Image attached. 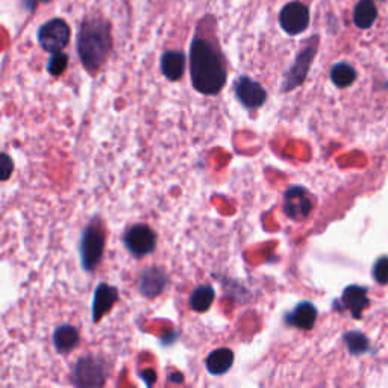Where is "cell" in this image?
<instances>
[{
  "instance_id": "cell-1",
  "label": "cell",
  "mask_w": 388,
  "mask_h": 388,
  "mask_svg": "<svg viewBox=\"0 0 388 388\" xmlns=\"http://www.w3.org/2000/svg\"><path fill=\"white\" fill-rule=\"evenodd\" d=\"M190 73L196 91L206 96H216L226 84L228 68L217 43L206 37L193 38L190 47Z\"/></svg>"
},
{
  "instance_id": "cell-2",
  "label": "cell",
  "mask_w": 388,
  "mask_h": 388,
  "mask_svg": "<svg viewBox=\"0 0 388 388\" xmlns=\"http://www.w3.org/2000/svg\"><path fill=\"white\" fill-rule=\"evenodd\" d=\"M112 49L111 25L103 17H87L78 33V55L90 75H96Z\"/></svg>"
},
{
  "instance_id": "cell-3",
  "label": "cell",
  "mask_w": 388,
  "mask_h": 388,
  "mask_svg": "<svg viewBox=\"0 0 388 388\" xmlns=\"http://www.w3.org/2000/svg\"><path fill=\"white\" fill-rule=\"evenodd\" d=\"M105 241H107V232H105L103 223L98 217L93 219L82 231L79 241L80 266L84 272L93 273L99 267L105 252Z\"/></svg>"
},
{
  "instance_id": "cell-4",
  "label": "cell",
  "mask_w": 388,
  "mask_h": 388,
  "mask_svg": "<svg viewBox=\"0 0 388 388\" xmlns=\"http://www.w3.org/2000/svg\"><path fill=\"white\" fill-rule=\"evenodd\" d=\"M107 362L100 357L87 355L76 361L72 382L76 387H102L107 382Z\"/></svg>"
},
{
  "instance_id": "cell-5",
  "label": "cell",
  "mask_w": 388,
  "mask_h": 388,
  "mask_svg": "<svg viewBox=\"0 0 388 388\" xmlns=\"http://www.w3.org/2000/svg\"><path fill=\"white\" fill-rule=\"evenodd\" d=\"M70 41V26L63 19H53L40 28L38 31V43L41 49L55 53L63 52L64 47Z\"/></svg>"
},
{
  "instance_id": "cell-6",
  "label": "cell",
  "mask_w": 388,
  "mask_h": 388,
  "mask_svg": "<svg viewBox=\"0 0 388 388\" xmlns=\"http://www.w3.org/2000/svg\"><path fill=\"white\" fill-rule=\"evenodd\" d=\"M123 243L129 253L135 258H143L157 248V234L147 225H134L123 235Z\"/></svg>"
},
{
  "instance_id": "cell-7",
  "label": "cell",
  "mask_w": 388,
  "mask_h": 388,
  "mask_svg": "<svg viewBox=\"0 0 388 388\" xmlns=\"http://www.w3.org/2000/svg\"><path fill=\"white\" fill-rule=\"evenodd\" d=\"M315 52H317V46L314 43H310L307 47H303V49L299 52L295 64L290 67V70L284 78V82H282V91L288 93L298 88L299 85H302V82L307 79Z\"/></svg>"
},
{
  "instance_id": "cell-8",
  "label": "cell",
  "mask_w": 388,
  "mask_h": 388,
  "mask_svg": "<svg viewBox=\"0 0 388 388\" xmlns=\"http://www.w3.org/2000/svg\"><path fill=\"white\" fill-rule=\"evenodd\" d=\"M314 202L310 192L300 185H293L284 196V213L291 220H303L310 216Z\"/></svg>"
},
{
  "instance_id": "cell-9",
  "label": "cell",
  "mask_w": 388,
  "mask_h": 388,
  "mask_svg": "<svg viewBox=\"0 0 388 388\" xmlns=\"http://www.w3.org/2000/svg\"><path fill=\"white\" fill-rule=\"evenodd\" d=\"M235 96L246 110L261 108L267 100V91L260 82L251 79L249 76H240L235 80Z\"/></svg>"
},
{
  "instance_id": "cell-10",
  "label": "cell",
  "mask_w": 388,
  "mask_h": 388,
  "mask_svg": "<svg viewBox=\"0 0 388 388\" xmlns=\"http://www.w3.org/2000/svg\"><path fill=\"white\" fill-rule=\"evenodd\" d=\"M279 25L290 35H299L310 25V11L300 2L287 4L279 13Z\"/></svg>"
},
{
  "instance_id": "cell-11",
  "label": "cell",
  "mask_w": 388,
  "mask_h": 388,
  "mask_svg": "<svg viewBox=\"0 0 388 388\" xmlns=\"http://www.w3.org/2000/svg\"><path fill=\"white\" fill-rule=\"evenodd\" d=\"M169 285V276L158 266L147 267L140 279V291L147 299H154Z\"/></svg>"
},
{
  "instance_id": "cell-12",
  "label": "cell",
  "mask_w": 388,
  "mask_h": 388,
  "mask_svg": "<svg viewBox=\"0 0 388 388\" xmlns=\"http://www.w3.org/2000/svg\"><path fill=\"white\" fill-rule=\"evenodd\" d=\"M117 299H119V291H117V288L107 284V282H100L96 290H94L93 296V322H100L102 317L114 307Z\"/></svg>"
},
{
  "instance_id": "cell-13",
  "label": "cell",
  "mask_w": 388,
  "mask_h": 388,
  "mask_svg": "<svg viewBox=\"0 0 388 388\" xmlns=\"http://www.w3.org/2000/svg\"><path fill=\"white\" fill-rule=\"evenodd\" d=\"M317 320V310L314 305L308 300L299 302L295 308H293L290 313L285 315V323L302 329V331H310V329L314 327Z\"/></svg>"
},
{
  "instance_id": "cell-14",
  "label": "cell",
  "mask_w": 388,
  "mask_h": 388,
  "mask_svg": "<svg viewBox=\"0 0 388 388\" xmlns=\"http://www.w3.org/2000/svg\"><path fill=\"white\" fill-rule=\"evenodd\" d=\"M161 72L169 80H179L185 72V55L181 51H167L161 56Z\"/></svg>"
},
{
  "instance_id": "cell-15",
  "label": "cell",
  "mask_w": 388,
  "mask_h": 388,
  "mask_svg": "<svg viewBox=\"0 0 388 388\" xmlns=\"http://www.w3.org/2000/svg\"><path fill=\"white\" fill-rule=\"evenodd\" d=\"M232 364H234V352L228 347L213 350L205 360V367L208 373L214 376L225 374L232 367Z\"/></svg>"
},
{
  "instance_id": "cell-16",
  "label": "cell",
  "mask_w": 388,
  "mask_h": 388,
  "mask_svg": "<svg viewBox=\"0 0 388 388\" xmlns=\"http://www.w3.org/2000/svg\"><path fill=\"white\" fill-rule=\"evenodd\" d=\"M79 345V332L72 325L58 326L53 332V346L58 354H68Z\"/></svg>"
},
{
  "instance_id": "cell-17",
  "label": "cell",
  "mask_w": 388,
  "mask_h": 388,
  "mask_svg": "<svg viewBox=\"0 0 388 388\" xmlns=\"http://www.w3.org/2000/svg\"><path fill=\"white\" fill-rule=\"evenodd\" d=\"M216 298V291L214 288L205 284V285H199L194 288L190 296V307L196 313H205L211 308Z\"/></svg>"
},
{
  "instance_id": "cell-18",
  "label": "cell",
  "mask_w": 388,
  "mask_h": 388,
  "mask_svg": "<svg viewBox=\"0 0 388 388\" xmlns=\"http://www.w3.org/2000/svg\"><path fill=\"white\" fill-rule=\"evenodd\" d=\"M376 17H378V9H376L373 0H361V2H358L354 11V21L358 28H370Z\"/></svg>"
},
{
  "instance_id": "cell-19",
  "label": "cell",
  "mask_w": 388,
  "mask_h": 388,
  "mask_svg": "<svg viewBox=\"0 0 388 388\" xmlns=\"http://www.w3.org/2000/svg\"><path fill=\"white\" fill-rule=\"evenodd\" d=\"M355 79H357L355 68L346 63L335 64L331 70V80L334 82V85L338 88L350 87L355 82Z\"/></svg>"
},
{
  "instance_id": "cell-20",
  "label": "cell",
  "mask_w": 388,
  "mask_h": 388,
  "mask_svg": "<svg viewBox=\"0 0 388 388\" xmlns=\"http://www.w3.org/2000/svg\"><path fill=\"white\" fill-rule=\"evenodd\" d=\"M68 65V56L64 52L52 53L49 63H47V72L52 76H61Z\"/></svg>"
},
{
  "instance_id": "cell-21",
  "label": "cell",
  "mask_w": 388,
  "mask_h": 388,
  "mask_svg": "<svg viewBox=\"0 0 388 388\" xmlns=\"http://www.w3.org/2000/svg\"><path fill=\"white\" fill-rule=\"evenodd\" d=\"M373 275L376 279L381 280V282H388V260L387 258H382V260L378 263V266L374 267Z\"/></svg>"
},
{
  "instance_id": "cell-22",
  "label": "cell",
  "mask_w": 388,
  "mask_h": 388,
  "mask_svg": "<svg viewBox=\"0 0 388 388\" xmlns=\"http://www.w3.org/2000/svg\"><path fill=\"white\" fill-rule=\"evenodd\" d=\"M13 169H14V162H13V159L9 158V155L4 154V155H2V170H4V173H2V181H4V182L9 179L11 173H13Z\"/></svg>"
},
{
  "instance_id": "cell-23",
  "label": "cell",
  "mask_w": 388,
  "mask_h": 388,
  "mask_svg": "<svg viewBox=\"0 0 388 388\" xmlns=\"http://www.w3.org/2000/svg\"><path fill=\"white\" fill-rule=\"evenodd\" d=\"M47 2H51V0H23V4H25V6H26L29 11H33L38 5L47 4Z\"/></svg>"
}]
</instances>
